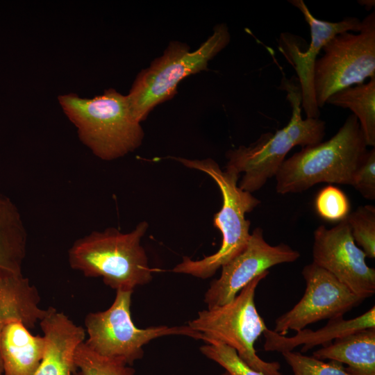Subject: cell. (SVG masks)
<instances>
[{"instance_id":"5bb4252c","label":"cell","mask_w":375,"mask_h":375,"mask_svg":"<svg viewBox=\"0 0 375 375\" xmlns=\"http://www.w3.org/2000/svg\"><path fill=\"white\" fill-rule=\"evenodd\" d=\"M39 324L45 347L42 361L34 375H74V358L85 338V330L62 312L49 306Z\"/></svg>"},{"instance_id":"ac0fdd59","label":"cell","mask_w":375,"mask_h":375,"mask_svg":"<svg viewBox=\"0 0 375 375\" xmlns=\"http://www.w3.org/2000/svg\"><path fill=\"white\" fill-rule=\"evenodd\" d=\"M312 356L345 364L353 375H375V328L337 338L315 351Z\"/></svg>"},{"instance_id":"4316f807","label":"cell","mask_w":375,"mask_h":375,"mask_svg":"<svg viewBox=\"0 0 375 375\" xmlns=\"http://www.w3.org/2000/svg\"><path fill=\"white\" fill-rule=\"evenodd\" d=\"M358 2L360 4L365 6L367 10H371L375 4V1L374 0H361L358 1Z\"/></svg>"},{"instance_id":"277c9868","label":"cell","mask_w":375,"mask_h":375,"mask_svg":"<svg viewBox=\"0 0 375 375\" xmlns=\"http://www.w3.org/2000/svg\"><path fill=\"white\" fill-rule=\"evenodd\" d=\"M226 24H216L212 34L196 50L185 42L171 41L163 53L141 70L126 95L133 117L144 121L159 104L172 99L185 77L208 69L209 62L230 42Z\"/></svg>"},{"instance_id":"d6986e66","label":"cell","mask_w":375,"mask_h":375,"mask_svg":"<svg viewBox=\"0 0 375 375\" xmlns=\"http://www.w3.org/2000/svg\"><path fill=\"white\" fill-rule=\"evenodd\" d=\"M27 235L15 204L0 194V278L22 276Z\"/></svg>"},{"instance_id":"603a6c76","label":"cell","mask_w":375,"mask_h":375,"mask_svg":"<svg viewBox=\"0 0 375 375\" xmlns=\"http://www.w3.org/2000/svg\"><path fill=\"white\" fill-rule=\"evenodd\" d=\"M281 353L293 375H353L343 364L336 361L325 362L293 351Z\"/></svg>"},{"instance_id":"7c38bea8","label":"cell","mask_w":375,"mask_h":375,"mask_svg":"<svg viewBox=\"0 0 375 375\" xmlns=\"http://www.w3.org/2000/svg\"><path fill=\"white\" fill-rule=\"evenodd\" d=\"M300 256L298 251L281 243L267 242L263 231L257 227L250 235L245 249L222 267L220 276L213 280L204 295L208 309L231 301L253 279L281 263L292 262Z\"/></svg>"},{"instance_id":"484cf974","label":"cell","mask_w":375,"mask_h":375,"mask_svg":"<svg viewBox=\"0 0 375 375\" xmlns=\"http://www.w3.org/2000/svg\"><path fill=\"white\" fill-rule=\"evenodd\" d=\"M365 199H375V148L368 150L351 185Z\"/></svg>"},{"instance_id":"5b68a950","label":"cell","mask_w":375,"mask_h":375,"mask_svg":"<svg viewBox=\"0 0 375 375\" xmlns=\"http://www.w3.org/2000/svg\"><path fill=\"white\" fill-rule=\"evenodd\" d=\"M174 159L187 167L207 174L217 183L222 196V208L213 219L214 226L219 230L222 237L219 250L200 260L183 256L182 262L172 269L176 273L206 279L245 249L251 235V222L245 218V214L252 211L260 201L251 193L240 188L238 185L240 174L229 169L222 170L212 158Z\"/></svg>"},{"instance_id":"3957f363","label":"cell","mask_w":375,"mask_h":375,"mask_svg":"<svg viewBox=\"0 0 375 375\" xmlns=\"http://www.w3.org/2000/svg\"><path fill=\"white\" fill-rule=\"evenodd\" d=\"M149 224L140 222L128 233L115 228L93 231L76 240L68 251L70 267L87 277H101L117 290L133 291L153 278V270L140 242Z\"/></svg>"},{"instance_id":"2e32d148","label":"cell","mask_w":375,"mask_h":375,"mask_svg":"<svg viewBox=\"0 0 375 375\" xmlns=\"http://www.w3.org/2000/svg\"><path fill=\"white\" fill-rule=\"evenodd\" d=\"M43 336L33 335L18 319L9 321L0 334L3 375H34L44 351Z\"/></svg>"},{"instance_id":"44dd1931","label":"cell","mask_w":375,"mask_h":375,"mask_svg":"<svg viewBox=\"0 0 375 375\" xmlns=\"http://www.w3.org/2000/svg\"><path fill=\"white\" fill-rule=\"evenodd\" d=\"M74 375H134L135 369L122 362L101 356L82 342L77 348Z\"/></svg>"},{"instance_id":"9c48e42d","label":"cell","mask_w":375,"mask_h":375,"mask_svg":"<svg viewBox=\"0 0 375 375\" xmlns=\"http://www.w3.org/2000/svg\"><path fill=\"white\" fill-rule=\"evenodd\" d=\"M314 67V92L319 108L335 92L375 77V12L361 21L357 33H340L323 47Z\"/></svg>"},{"instance_id":"30bf717a","label":"cell","mask_w":375,"mask_h":375,"mask_svg":"<svg viewBox=\"0 0 375 375\" xmlns=\"http://www.w3.org/2000/svg\"><path fill=\"white\" fill-rule=\"evenodd\" d=\"M302 275L306 289L294 307L279 316L273 330L285 335L322 319L343 317L364 300L355 294L333 274L312 262L304 266Z\"/></svg>"},{"instance_id":"ba28073f","label":"cell","mask_w":375,"mask_h":375,"mask_svg":"<svg viewBox=\"0 0 375 375\" xmlns=\"http://www.w3.org/2000/svg\"><path fill=\"white\" fill-rule=\"evenodd\" d=\"M133 292L117 290L114 301L107 310L85 316L88 338L85 343L94 352L131 366L144 356L143 347L158 338L185 335L203 340L202 334L188 325L137 327L131 314Z\"/></svg>"},{"instance_id":"6da1fadb","label":"cell","mask_w":375,"mask_h":375,"mask_svg":"<svg viewBox=\"0 0 375 375\" xmlns=\"http://www.w3.org/2000/svg\"><path fill=\"white\" fill-rule=\"evenodd\" d=\"M357 118L351 114L328 140L301 148L276 175L278 194L302 192L320 183L351 185L368 149Z\"/></svg>"},{"instance_id":"52a82bcc","label":"cell","mask_w":375,"mask_h":375,"mask_svg":"<svg viewBox=\"0 0 375 375\" xmlns=\"http://www.w3.org/2000/svg\"><path fill=\"white\" fill-rule=\"evenodd\" d=\"M269 271L256 276L230 302L198 312L188 326L203 335L205 342L214 340L235 350L249 367L264 375H283L278 362H267L258 356L254 344L267 328L258 312L255 294L259 283Z\"/></svg>"},{"instance_id":"83f0119b","label":"cell","mask_w":375,"mask_h":375,"mask_svg":"<svg viewBox=\"0 0 375 375\" xmlns=\"http://www.w3.org/2000/svg\"><path fill=\"white\" fill-rule=\"evenodd\" d=\"M221 375H232L231 374H230L227 371H225L223 374H222Z\"/></svg>"},{"instance_id":"e0dca14e","label":"cell","mask_w":375,"mask_h":375,"mask_svg":"<svg viewBox=\"0 0 375 375\" xmlns=\"http://www.w3.org/2000/svg\"><path fill=\"white\" fill-rule=\"evenodd\" d=\"M40 300L36 287L23 275L0 278V334L12 319L20 320L29 330L34 328L47 311L40 307ZM0 375H3L1 357Z\"/></svg>"},{"instance_id":"d4e9b609","label":"cell","mask_w":375,"mask_h":375,"mask_svg":"<svg viewBox=\"0 0 375 375\" xmlns=\"http://www.w3.org/2000/svg\"><path fill=\"white\" fill-rule=\"evenodd\" d=\"M315 206L322 218L331 222L344 219L350 210L347 195L340 188L333 185H328L319 192Z\"/></svg>"},{"instance_id":"cb8c5ba5","label":"cell","mask_w":375,"mask_h":375,"mask_svg":"<svg viewBox=\"0 0 375 375\" xmlns=\"http://www.w3.org/2000/svg\"><path fill=\"white\" fill-rule=\"evenodd\" d=\"M200 351L206 357L219 364L232 375H264L245 364L234 349L221 342L208 341L200 347Z\"/></svg>"},{"instance_id":"ffe728a7","label":"cell","mask_w":375,"mask_h":375,"mask_svg":"<svg viewBox=\"0 0 375 375\" xmlns=\"http://www.w3.org/2000/svg\"><path fill=\"white\" fill-rule=\"evenodd\" d=\"M326 103L351 110L359 122L367 147H375V77L366 83L335 92Z\"/></svg>"},{"instance_id":"4fadbf2b","label":"cell","mask_w":375,"mask_h":375,"mask_svg":"<svg viewBox=\"0 0 375 375\" xmlns=\"http://www.w3.org/2000/svg\"><path fill=\"white\" fill-rule=\"evenodd\" d=\"M288 2L299 10L308 23L311 40L306 51L297 44L294 35L282 33L279 49L294 68L300 83L301 106L306 117L319 118V108L314 92V67L317 56L325 44L335 35L344 33L359 32L361 21L356 17H347L338 22H331L315 18L303 0H290Z\"/></svg>"},{"instance_id":"7a4b0ae2","label":"cell","mask_w":375,"mask_h":375,"mask_svg":"<svg viewBox=\"0 0 375 375\" xmlns=\"http://www.w3.org/2000/svg\"><path fill=\"white\" fill-rule=\"evenodd\" d=\"M58 100L81 141L99 158L115 160L141 145L144 133L130 110L126 95L109 88L93 98L68 93Z\"/></svg>"},{"instance_id":"8fae6325","label":"cell","mask_w":375,"mask_h":375,"mask_svg":"<svg viewBox=\"0 0 375 375\" xmlns=\"http://www.w3.org/2000/svg\"><path fill=\"white\" fill-rule=\"evenodd\" d=\"M312 258L364 300L375 293V269L367 265L345 219L331 228L320 225L315 229Z\"/></svg>"},{"instance_id":"8992f818","label":"cell","mask_w":375,"mask_h":375,"mask_svg":"<svg viewBox=\"0 0 375 375\" xmlns=\"http://www.w3.org/2000/svg\"><path fill=\"white\" fill-rule=\"evenodd\" d=\"M288 99L292 106L289 123L275 133L267 132L249 146L228 150L226 169L243 173L240 188L252 193L276 176L286 155L295 146L315 145L322 142L326 123L319 118L303 119L300 90L287 86Z\"/></svg>"},{"instance_id":"7402d4cb","label":"cell","mask_w":375,"mask_h":375,"mask_svg":"<svg viewBox=\"0 0 375 375\" xmlns=\"http://www.w3.org/2000/svg\"><path fill=\"white\" fill-rule=\"evenodd\" d=\"M347 220L353 239L365 253L366 257L375 258V207L360 206L347 215Z\"/></svg>"},{"instance_id":"9a60e30c","label":"cell","mask_w":375,"mask_h":375,"mask_svg":"<svg viewBox=\"0 0 375 375\" xmlns=\"http://www.w3.org/2000/svg\"><path fill=\"white\" fill-rule=\"evenodd\" d=\"M375 328V306L357 317L345 319L343 317L329 319L317 331L303 328L292 337L280 335L268 328L262 333L266 351H291L303 345L301 353H306L319 345L326 346L335 339L347 334L367 328Z\"/></svg>"}]
</instances>
